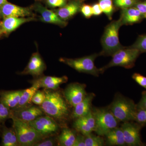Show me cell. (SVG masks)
Instances as JSON below:
<instances>
[{
  "label": "cell",
  "instance_id": "f35d334b",
  "mask_svg": "<svg viewBox=\"0 0 146 146\" xmlns=\"http://www.w3.org/2000/svg\"><path fill=\"white\" fill-rule=\"evenodd\" d=\"M136 105L137 109H146V91L143 92L141 100Z\"/></svg>",
  "mask_w": 146,
  "mask_h": 146
},
{
  "label": "cell",
  "instance_id": "ab89813d",
  "mask_svg": "<svg viewBox=\"0 0 146 146\" xmlns=\"http://www.w3.org/2000/svg\"><path fill=\"white\" fill-rule=\"evenodd\" d=\"M92 9L93 15L94 16H100L103 13L102 10L98 3L94 4V5L92 6Z\"/></svg>",
  "mask_w": 146,
  "mask_h": 146
},
{
  "label": "cell",
  "instance_id": "74e56055",
  "mask_svg": "<svg viewBox=\"0 0 146 146\" xmlns=\"http://www.w3.org/2000/svg\"><path fill=\"white\" fill-rule=\"evenodd\" d=\"M85 136L83 134L76 136L73 146H85Z\"/></svg>",
  "mask_w": 146,
  "mask_h": 146
},
{
  "label": "cell",
  "instance_id": "3957f363",
  "mask_svg": "<svg viewBox=\"0 0 146 146\" xmlns=\"http://www.w3.org/2000/svg\"><path fill=\"white\" fill-rule=\"evenodd\" d=\"M109 108L118 121L123 122L133 120L137 109L133 100L120 94L115 97Z\"/></svg>",
  "mask_w": 146,
  "mask_h": 146
},
{
  "label": "cell",
  "instance_id": "30bf717a",
  "mask_svg": "<svg viewBox=\"0 0 146 146\" xmlns=\"http://www.w3.org/2000/svg\"><path fill=\"white\" fill-rule=\"evenodd\" d=\"M121 128L123 131L126 145H144L140 135L141 125L129 121L125 122L122 125Z\"/></svg>",
  "mask_w": 146,
  "mask_h": 146
},
{
  "label": "cell",
  "instance_id": "f1b7e54d",
  "mask_svg": "<svg viewBox=\"0 0 146 146\" xmlns=\"http://www.w3.org/2000/svg\"><path fill=\"white\" fill-rule=\"evenodd\" d=\"M130 47L138 50L141 53L146 52V35L138 36L136 42Z\"/></svg>",
  "mask_w": 146,
  "mask_h": 146
},
{
  "label": "cell",
  "instance_id": "d590c367",
  "mask_svg": "<svg viewBox=\"0 0 146 146\" xmlns=\"http://www.w3.org/2000/svg\"><path fill=\"white\" fill-rule=\"evenodd\" d=\"M134 7L138 9L143 14L144 18L146 19V0H140Z\"/></svg>",
  "mask_w": 146,
  "mask_h": 146
},
{
  "label": "cell",
  "instance_id": "9c48e42d",
  "mask_svg": "<svg viewBox=\"0 0 146 146\" xmlns=\"http://www.w3.org/2000/svg\"><path fill=\"white\" fill-rule=\"evenodd\" d=\"M86 85L83 84L71 83L65 88L63 92L66 101L73 107L82 101L87 95Z\"/></svg>",
  "mask_w": 146,
  "mask_h": 146
},
{
  "label": "cell",
  "instance_id": "5b68a950",
  "mask_svg": "<svg viewBox=\"0 0 146 146\" xmlns=\"http://www.w3.org/2000/svg\"><path fill=\"white\" fill-rule=\"evenodd\" d=\"M95 118V131L100 136H105L113 129L117 127L119 121L108 108H94L92 109Z\"/></svg>",
  "mask_w": 146,
  "mask_h": 146
},
{
  "label": "cell",
  "instance_id": "d6986e66",
  "mask_svg": "<svg viewBox=\"0 0 146 146\" xmlns=\"http://www.w3.org/2000/svg\"><path fill=\"white\" fill-rule=\"evenodd\" d=\"M93 93L87 94L82 101L74 107L71 117L73 119H77L85 116L92 110V102L95 97Z\"/></svg>",
  "mask_w": 146,
  "mask_h": 146
},
{
  "label": "cell",
  "instance_id": "60d3db41",
  "mask_svg": "<svg viewBox=\"0 0 146 146\" xmlns=\"http://www.w3.org/2000/svg\"><path fill=\"white\" fill-rule=\"evenodd\" d=\"M7 2H8L7 1V0H0V7Z\"/></svg>",
  "mask_w": 146,
  "mask_h": 146
},
{
  "label": "cell",
  "instance_id": "4316f807",
  "mask_svg": "<svg viewBox=\"0 0 146 146\" xmlns=\"http://www.w3.org/2000/svg\"><path fill=\"white\" fill-rule=\"evenodd\" d=\"M85 146H103L104 145V141L100 136H96L90 133L85 136Z\"/></svg>",
  "mask_w": 146,
  "mask_h": 146
},
{
  "label": "cell",
  "instance_id": "6da1fadb",
  "mask_svg": "<svg viewBox=\"0 0 146 146\" xmlns=\"http://www.w3.org/2000/svg\"><path fill=\"white\" fill-rule=\"evenodd\" d=\"M44 101L40 107L47 116L56 121H64L70 115V110L66 100L59 91L46 89Z\"/></svg>",
  "mask_w": 146,
  "mask_h": 146
},
{
  "label": "cell",
  "instance_id": "277c9868",
  "mask_svg": "<svg viewBox=\"0 0 146 146\" xmlns=\"http://www.w3.org/2000/svg\"><path fill=\"white\" fill-rule=\"evenodd\" d=\"M11 118L13 120V127L16 131L20 146H34L44 138L29 123L13 116Z\"/></svg>",
  "mask_w": 146,
  "mask_h": 146
},
{
  "label": "cell",
  "instance_id": "2e32d148",
  "mask_svg": "<svg viewBox=\"0 0 146 146\" xmlns=\"http://www.w3.org/2000/svg\"><path fill=\"white\" fill-rule=\"evenodd\" d=\"M35 20L36 19L31 17L29 18L6 17L3 18V20L1 23L0 35L9 34L25 23L35 21Z\"/></svg>",
  "mask_w": 146,
  "mask_h": 146
},
{
  "label": "cell",
  "instance_id": "b9f144b4",
  "mask_svg": "<svg viewBox=\"0 0 146 146\" xmlns=\"http://www.w3.org/2000/svg\"><path fill=\"white\" fill-rule=\"evenodd\" d=\"M1 30V23H0V31Z\"/></svg>",
  "mask_w": 146,
  "mask_h": 146
},
{
  "label": "cell",
  "instance_id": "8992f818",
  "mask_svg": "<svg viewBox=\"0 0 146 146\" xmlns=\"http://www.w3.org/2000/svg\"><path fill=\"white\" fill-rule=\"evenodd\" d=\"M141 53L140 51L134 48L124 47L112 55L111 61L107 65L101 68V70L103 73L108 68L116 66L126 69L133 68Z\"/></svg>",
  "mask_w": 146,
  "mask_h": 146
},
{
  "label": "cell",
  "instance_id": "7c38bea8",
  "mask_svg": "<svg viewBox=\"0 0 146 146\" xmlns=\"http://www.w3.org/2000/svg\"><path fill=\"white\" fill-rule=\"evenodd\" d=\"M32 15L29 8L23 7L8 2L0 7V16L6 17L24 18Z\"/></svg>",
  "mask_w": 146,
  "mask_h": 146
},
{
  "label": "cell",
  "instance_id": "7402d4cb",
  "mask_svg": "<svg viewBox=\"0 0 146 146\" xmlns=\"http://www.w3.org/2000/svg\"><path fill=\"white\" fill-rule=\"evenodd\" d=\"M106 144L108 146L126 145L121 127L113 129L106 134Z\"/></svg>",
  "mask_w": 146,
  "mask_h": 146
},
{
  "label": "cell",
  "instance_id": "5bb4252c",
  "mask_svg": "<svg viewBox=\"0 0 146 146\" xmlns=\"http://www.w3.org/2000/svg\"><path fill=\"white\" fill-rule=\"evenodd\" d=\"M46 67V64L39 53L35 52L32 55L28 64L21 74L37 77L42 75Z\"/></svg>",
  "mask_w": 146,
  "mask_h": 146
},
{
  "label": "cell",
  "instance_id": "52a82bcc",
  "mask_svg": "<svg viewBox=\"0 0 146 146\" xmlns=\"http://www.w3.org/2000/svg\"><path fill=\"white\" fill-rule=\"evenodd\" d=\"M99 54H94L80 58H61L59 61L68 65L79 72L86 73L98 77L103 73L101 68L98 69L95 65V60Z\"/></svg>",
  "mask_w": 146,
  "mask_h": 146
},
{
  "label": "cell",
  "instance_id": "603a6c76",
  "mask_svg": "<svg viewBox=\"0 0 146 146\" xmlns=\"http://www.w3.org/2000/svg\"><path fill=\"white\" fill-rule=\"evenodd\" d=\"M22 90L3 92L1 94L0 101L12 110L19 103Z\"/></svg>",
  "mask_w": 146,
  "mask_h": 146
},
{
  "label": "cell",
  "instance_id": "d4e9b609",
  "mask_svg": "<svg viewBox=\"0 0 146 146\" xmlns=\"http://www.w3.org/2000/svg\"><path fill=\"white\" fill-rule=\"evenodd\" d=\"M76 136L74 132L68 128H64L58 137L60 146H73L75 141Z\"/></svg>",
  "mask_w": 146,
  "mask_h": 146
},
{
  "label": "cell",
  "instance_id": "f546056e",
  "mask_svg": "<svg viewBox=\"0 0 146 146\" xmlns=\"http://www.w3.org/2000/svg\"><path fill=\"white\" fill-rule=\"evenodd\" d=\"M133 120L136 121L140 125H146V109H137Z\"/></svg>",
  "mask_w": 146,
  "mask_h": 146
},
{
  "label": "cell",
  "instance_id": "8fae6325",
  "mask_svg": "<svg viewBox=\"0 0 146 146\" xmlns=\"http://www.w3.org/2000/svg\"><path fill=\"white\" fill-rule=\"evenodd\" d=\"M45 114L41 107L31 105L22 109L12 110L11 116L29 123Z\"/></svg>",
  "mask_w": 146,
  "mask_h": 146
},
{
  "label": "cell",
  "instance_id": "1f68e13d",
  "mask_svg": "<svg viewBox=\"0 0 146 146\" xmlns=\"http://www.w3.org/2000/svg\"><path fill=\"white\" fill-rule=\"evenodd\" d=\"M44 92L38 90L35 94L32 99V102L36 105H41L45 100Z\"/></svg>",
  "mask_w": 146,
  "mask_h": 146
},
{
  "label": "cell",
  "instance_id": "e575fe53",
  "mask_svg": "<svg viewBox=\"0 0 146 146\" xmlns=\"http://www.w3.org/2000/svg\"><path fill=\"white\" fill-rule=\"evenodd\" d=\"M48 5L52 7H63L67 3V0H47Z\"/></svg>",
  "mask_w": 146,
  "mask_h": 146
},
{
  "label": "cell",
  "instance_id": "8d00e7d4",
  "mask_svg": "<svg viewBox=\"0 0 146 146\" xmlns=\"http://www.w3.org/2000/svg\"><path fill=\"white\" fill-rule=\"evenodd\" d=\"M55 140L53 138L46 139L38 142L34 146H53L55 145Z\"/></svg>",
  "mask_w": 146,
  "mask_h": 146
},
{
  "label": "cell",
  "instance_id": "ffe728a7",
  "mask_svg": "<svg viewBox=\"0 0 146 146\" xmlns=\"http://www.w3.org/2000/svg\"><path fill=\"white\" fill-rule=\"evenodd\" d=\"M40 88L39 83L36 80L30 88L22 90V94L19 103L16 108L12 110L22 109L31 105L32 99L36 91Z\"/></svg>",
  "mask_w": 146,
  "mask_h": 146
},
{
  "label": "cell",
  "instance_id": "7a4b0ae2",
  "mask_svg": "<svg viewBox=\"0 0 146 146\" xmlns=\"http://www.w3.org/2000/svg\"><path fill=\"white\" fill-rule=\"evenodd\" d=\"M122 26L119 19L112 21L106 26L101 38L102 50L99 54L100 56H112L116 52L123 48L119 37V30Z\"/></svg>",
  "mask_w": 146,
  "mask_h": 146
},
{
  "label": "cell",
  "instance_id": "ac0fdd59",
  "mask_svg": "<svg viewBox=\"0 0 146 146\" xmlns=\"http://www.w3.org/2000/svg\"><path fill=\"white\" fill-rule=\"evenodd\" d=\"M144 18L143 14L134 6L121 9L119 19L123 25L138 23Z\"/></svg>",
  "mask_w": 146,
  "mask_h": 146
},
{
  "label": "cell",
  "instance_id": "d6a6232c",
  "mask_svg": "<svg viewBox=\"0 0 146 146\" xmlns=\"http://www.w3.org/2000/svg\"><path fill=\"white\" fill-rule=\"evenodd\" d=\"M133 80L146 89V77L138 73H134L132 76Z\"/></svg>",
  "mask_w": 146,
  "mask_h": 146
},
{
  "label": "cell",
  "instance_id": "4dcf8cb0",
  "mask_svg": "<svg viewBox=\"0 0 146 146\" xmlns=\"http://www.w3.org/2000/svg\"><path fill=\"white\" fill-rule=\"evenodd\" d=\"M12 115V110L0 101V122L4 121Z\"/></svg>",
  "mask_w": 146,
  "mask_h": 146
},
{
  "label": "cell",
  "instance_id": "4fadbf2b",
  "mask_svg": "<svg viewBox=\"0 0 146 146\" xmlns=\"http://www.w3.org/2000/svg\"><path fill=\"white\" fill-rule=\"evenodd\" d=\"M73 126L76 130L85 136L95 131L96 123L92 110L85 116L75 119Z\"/></svg>",
  "mask_w": 146,
  "mask_h": 146
},
{
  "label": "cell",
  "instance_id": "83f0119b",
  "mask_svg": "<svg viewBox=\"0 0 146 146\" xmlns=\"http://www.w3.org/2000/svg\"><path fill=\"white\" fill-rule=\"evenodd\" d=\"M140 1V0H114L113 3L116 7L121 9L134 6Z\"/></svg>",
  "mask_w": 146,
  "mask_h": 146
},
{
  "label": "cell",
  "instance_id": "cb8c5ba5",
  "mask_svg": "<svg viewBox=\"0 0 146 146\" xmlns=\"http://www.w3.org/2000/svg\"><path fill=\"white\" fill-rule=\"evenodd\" d=\"M2 145L20 146L16 131L13 127H4L3 129L2 137Z\"/></svg>",
  "mask_w": 146,
  "mask_h": 146
},
{
  "label": "cell",
  "instance_id": "836d02e7",
  "mask_svg": "<svg viewBox=\"0 0 146 146\" xmlns=\"http://www.w3.org/2000/svg\"><path fill=\"white\" fill-rule=\"evenodd\" d=\"M80 11H81L82 15L86 18H91L93 15L92 6L89 5H82L80 9Z\"/></svg>",
  "mask_w": 146,
  "mask_h": 146
},
{
  "label": "cell",
  "instance_id": "ba28073f",
  "mask_svg": "<svg viewBox=\"0 0 146 146\" xmlns=\"http://www.w3.org/2000/svg\"><path fill=\"white\" fill-rule=\"evenodd\" d=\"M29 123L44 138L54 135L59 129L57 122L48 116H41Z\"/></svg>",
  "mask_w": 146,
  "mask_h": 146
},
{
  "label": "cell",
  "instance_id": "9a60e30c",
  "mask_svg": "<svg viewBox=\"0 0 146 146\" xmlns=\"http://www.w3.org/2000/svg\"><path fill=\"white\" fill-rule=\"evenodd\" d=\"M35 9L41 16L40 21L47 23L54 24L61 27H65L68 23L61 19L55 11L50 10L40 4L35 5Z\"/></svg>",
  "mask_w": 146,
  "mask_h": 146
},
{
  "label": "cell",
  "instance_id": "e0dca14e",
  "mask_svg": "<svg viewBox=\"0 0 146 146\" xmlns=\"http://www.w3.org/2000/svg\"><path fill=\"white\" fill-rule=\"evenodd\" d=\"M83 0H72L63 7L55 11L58 16L62 20L68 21L79 12Z\"/></svg>",
  "mask_w": 146,
  "mask_h": 146
},
{
  "label": "cell",
  "instance_id": "44dd1931",
  "mask_svg": "<svg viewBox=\"0 0 146 146\" xmlns=\"http://www.w3.org/2000/svg\"><path fill=\"white\" fill-rule=\"evenodd\" d=\"M39 83L40 88L45 89L56 90L59 88L61 84L67 82L68 78L66 76L61 77L46 76L36 80Z\"/></svg>",
  "mask_w": 146,
  "mask_h": 146
},
{
  "label": "cell",
  "instance_id": "484cf974",
  "mask_svg": "<svg viewBox=\"0 0 146 146\" xmlns=\"http://www.w3.org/2000/svg\"><path fill=\"white\" fill-rule=\"evenodd\" d=\"M98 3L103 12L110 20H112V15L115 10L113 0H98Z\"/></svg>",
  "mask_w": 146,
  "mask_h": 146
}]
</instances>
